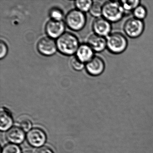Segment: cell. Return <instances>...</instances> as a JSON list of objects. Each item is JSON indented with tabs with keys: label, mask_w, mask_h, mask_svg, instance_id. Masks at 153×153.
<instances>
[{
	"label": "cell",
	"mask_w": 153,
	"mask_h": 153,
	"mask_svg": "<svg viewBox=\"0 0 153 153\" xmlns=\"http://www.w3.org/2000/svg\"><path fill=\"white\" fill-rule=\"evenodd\" d=\"M57 49L63 54L70 55L76 52L79 47L77 38L73 34L66 33L62 35L56 42Z\"/></svg>",
	"instance_id": "1"
},
{
	"label": "cell",
	"mask_w": 153,
	"mask_h": 153,
	"mask_svg": "<svg viewBox=\"0 0 153 153\" xmlns=\"http://www.w3.org/2000/svg\"><path fill=\"white\" fill-rule=\"evenodd\" d=\"M124 11L120 3L117 1H109L102 6L103 16L111 22H117L122 17Z\"/></svg>",
	"instance_id": "2"
},
{
	"label": "cell",
	"mask_w": 153,
	"mask_h": 153,
	"mask_svg": "<svg viewBox=\"0 0 153 153\" xmlns=\"http://www.w3.org/2000/svg\"><path fill=\"white\" fill-rule=\"evenodd\" d=\"M127 39L122 34L119 33H112L107 37L106 45L111 52L120 53L127 47Z\"/></svg>",
	"instance_id": "3"
},
{
	"label": "cell",
	"mask_w": 153,
	"mask_h": 153,
	"mask_svg": "<svg viewBox=\"0 0 153 153\" xmlns=\"http://www.w3.org/2000/svg\"><path fill=\"white\" fill-rule=\"evenodd\" d=\"M66 23L69 28L75 31H79L85 26L86 17L83 12L78 10H71L66 17Z\"/></svg>",
	"instance_id": "4"
},
{
	"label": "cell",
	"mask_w": 153,
	"mask_h": 153,
	"mask_svg": "<svg viewBox=\"0 0 153 153\" xmlns=\"http://www.w3.org/2000/svg\"><path fill=\"white\" fill-rule=\"evenodd\" d=\"M143 22L136 18L128 19L124 25V30L126 34L131 38H135L140 36L144 30Z\"/></svg>",
	"instance_id": "5"
},
{
	"label": "cell",
	"mask_w": 153,
	"mask_h": 153,
	"mask_svg": "<svg viewBox=\"0 0 153 153\" xmlns=\"http://www.w3.org/2000/svg\"><path fill=\"white\" fill-rule=\"evenodd\" d=\"M38 51L45 56L53 55L57 51L56 43L50 37H45L42 38L37 45Z\"/></svg>",
	"instance_id": "6"
},
{
	"label": "cell",
	"mask_w": 153,
	"mask_h": 153,
	"mask_svg": "<svg viewBox=\"0 0 153 153\" xmlns=\"http://www.w3.org/2000/svg\"><path fill=\"white\" fill-rule=\"evenodd\" d=\"M65 27V25L63 21H56L51 19L46 24L45 31L51 38H58L63 34Z\"/></svg>",
	"instance_id": "7"
},
{
	"label": "cell",
	"mask_w": 153,
	"mask_h": 153,
	"mask_svg": "<svg viewBox=\"0 0 153 153\" xmlns=\"http://www.w3.org/2000/svg\"><path fill=\"white\" fill-rule=\"evenodd\" d=\"M46 139L44 131L38 128L32 129L27 134V140L33 146H41L45 142Z\"/></svg>",
	"instance_id": "8"
},
{
	"label": "cell",
	"mask_w": 153,
	"mask_h": 153,
	"mask_svg": "<svg viewBox=\"0 0 153 153\" xmlns=\"http://www.w3.org/2000/svg\"><path fill=\"white\" fill-rule=\"evenodd\" d=\"M87 71L90 75L96 76L101 74L105 68V63L101 58L94 57L86 65Z\"/></svg>",
	"instance_id": "9"
},
{
	"label": "cell",
	"mask_w": 153,
	"mask_h": 153,
	"mask_svg": "<svg viewBox=\"0 0 153 153\" xmlns=\"http://www.w3.org/2000/svg\"><path fill=\"white\" fill-rule=\"evenodd\" d=\"M93 27L96 34L102 36L107 35L111 30L110 22L103 18L96 19L93 23Z\"/></svg>",
	"instance_id": "10"
},
{
	"label": "cell",
	"mask_w": 153,
	"mask_h": 153,
	"mask_svg": "<svg viewBox=\"0 0 153 153\" xmlns=\"http://www.w3.org/2000/svg\"><path fill=\"white\" fill-rule=\"evenodd\" d=\"M88 45L95 51L100 52L104 50L106 41L103 36L96 34L91 35L88 40Z\"/></svg>",
	"instance_id": "11"
},
{
	"label": "cell",
	"mask_w": 153,
	"mask_h": 153,
	"mask_svg": "<svg viewBox=\"0 0 153 153\" xmlns=\"http://www.w3.org/2000/svg\"><path fill=\"white\" fill-rule=\"evenodd\" d=\"M7 137L9 141L14 144H20L25 140V132L20 128L13 127L7 132Z\"/></svg>",
	"instance_id": "12"
},
{
	"label": "cell",
	"mask_w": 153,
	"mask_h": 153,
	"mask_svg": "<svg viewBox=\"0 0 153 153\" xmlns=\"http://www.w3.org/2000/svg\"><path fill=\"white\" fill-rule=\"evenodd\" d=\"M76 53L77 58L84 63L89 61L94 55L93 50L88 44L79 45Z\"/></svg>",
	"instance_id": "13"
},
{
	"label": "cell",
	"mask_w": 153,
	"mask_h": 153,
	"mask_svg": "<svg viewBox=\"0 0 153 153\" xmlns=\"http://www.w3.org/2000/svg\"><path fill=\"white\" fill-rule=\"evenodd\" d=\"M0 118L1 130V131H6L9 129L13 123V120L9 112L6 109L1 108Z\"/></svg>",
	"instance_id": "14"
},
{
	"label": "cell",
	"mask_w": 153,
	"mask_h": 153,
	"mask_svg": "<svg viewBox=\"0 0 153 153\" xmlns=\"http://www.w3.org/2000/svg\"><path fill=\"white\" fill-rule=\"evenodd\" d=\"M139 1H133V0H125L121 1V5L124 11H131L135 9L138 6Z\"/></svg>",
	"instance_id": "15"
},
{
	"label": "cell",
	"mask_w": 153,
	"mask_h": 153,
	"mask_svg": "<svg viewBox=\"0 0 153 153\" xmlns=\"http://www.w3.org/2000/svg\"><path fill=\"white\" fill-rule=\"evenodd\" d=\"M92 4V1L90 0L76 1L75 2V5L78 10L83 12L90 10Z\"/></svg>",
	"instance_id": "16"
},
{
	"label": "cell",
	"mask_w": 153,
	"mask_h": 153,
	"mask_svg": "<svg viewBox=\"0 0 153 153\" xmlns=\"http://www.w3.org/2000/svg\"><path fill=\"white\" fill-rule=\"evenodd\" d=\"M89 10L92 16L95 17L99 16L102 14V7L99 2H94L92 4Z\"/></svg>",
	"instance_id": "17"
},
{
	"label": "cell",
	"mask_w": 153,
	"mask_h": 153,
	"mask_svg": "<svg viewBox=\"0 0 153 153\" xmlns=\"http://www.w3.org/2000/svg\"><path fill=\"white\" fill-rule=\"evenodd\" d=\"M50 15L52 20L56 21H62L63 17L62 11L57 8L52 9L50 11Z\"/></svg>",
	"instance_id": "18"
},
{
	"label": "cell",
	"mask_w": 153,
	"mask_h": 153,
	"mask_svg": "<svg viewBox=\"0 0 153 153\" xmlns=\"http://www.w3.org/2000/svg\"><path fill=\"white\" fill-rule=\"evenodd\" d=\"M146 8L142 6H138L133 11V14L135 18L140 20L145 18L146 16Z\"/></svg>",
	"instance_id": "19"
},
{
	"label": "cell",
	"mask_w": 153,
	"mask_h": 153,
	"mask_svg": "<svg viewBox=\"0 0 153 153\" xmlns=\"http://www.w3.org/2000/svg\"><path fill=\"white\" fill-rule=\"evenodd\" d=\"M2 153H21V149L16 145L8 144L3 147Z\"/></svg>",
	"instance_id": "20"
},
{
	"label": "cell",
	"mask_w": 153,
	"mask_h": 153,
	"mask_svg": "<svg viewBox=\"0 0 153 153\" xmlns=\"http://www.w3.org/2000/svg\"><path fill=\"white\" fill-rule=\"evenodd\" d=\"M71 66L76 71L81 70L84 68V63L78 59L76 57H74L71 62Z\"/></svg>",
	"instance_id": "21"
},
{
	"label": "cell",
	"mask_w": 153,
	"mask_h": 153,
	"mask_svg": "<svg viewBox=\"0 0 153 153\" xmlns=\"http://www.w3.org/2000/svg\"><path fill=\"white\" fill-rule=\"evenodd\" d=\"M19 125L23 131H27L32 128V123L28 119H25L20 121Z\"/></svg>",
	"instance_id": "22"
},
{
	"label": "cell",
	"mask_w": 153,
	"mask_h": 153,
	"mask_svg": "<svg viewBox=\"0 0 153 153\" xmlns=\"http://www.w3.org/2000/svg\"><path fill=\"white\" fill-rule=\"evenodd\" d=\"M0 58L1 59L6 56L8 52L7 46L5 42L2 41L0 43Z\"/></svg>",
	"instance_id": "23"
},
{
	"label": "cell",
	"mask_w": 153,
	"mask_h": 153,
	"mask_svg": "<svg viewBox=\"0 0 153 153\" xmlns=\"http://www.w3.org/2000/svg\"><path fill=\"white\" fill-rule=\"evenodd\" d=\"M36 153H53V152L48 147L43 146L39 148Z\"/></svg>",
	"instance_id": "24"
},
{
	"label": "cell",
	"mask_w": 153,
	"mask_h": 153,
	"mask_svg": "<svg viewBox=\"0 0 153 153\" xmlns=\"http://www.w3.org/2000/svg\"><path fill=\"white\" fill-rule=\"evenodd\" d=\"M29 153V152H27V153Z\"/></svg>",
	"instance_id": "25"
}]
</instances>
